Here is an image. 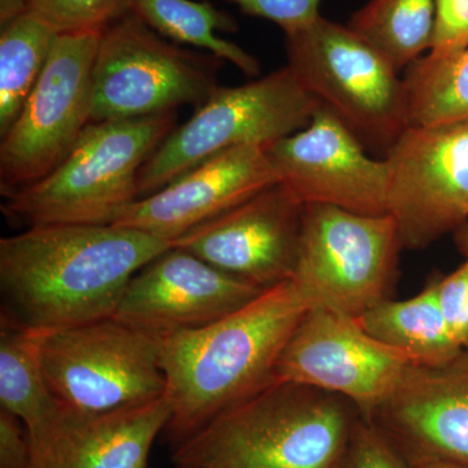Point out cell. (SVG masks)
I'll list each match as a JSON object with an SVG mask.
<instances>
[{"mask_svg": "<svg viewBox=\"0 0 468 468\" xmlns=\"http://www.w3.org/2000/svg\"><path fill=\"white\" fill-rule=\"evenodd\" d=\"M172 242L117 226H39L0 239L2 316L48 332L112 318L132 277Z\"/></svg>", "mask_w": 468, "mask_h": 468, "instance_id": "1", "label": "cell"}, {"mask_svg": "<svg viewBox=\"0 0 468 468\" xmlns=\"http://www.w3.org/2000/svg\"><path fill=\"white\" fill-rule=\"evenodd\" d=\"M309 310L288 280L212 324L160 340L174 448L276 381L280 354Z\"/></svg>", "mask_w": 468, "mask_h": 468, "instance_id": "2", "label": "cell"}, {"mask_svg": "<svg viewBox=\"0 0 468 468\" xmlns=\"http://www.w3.org/2000/svg\"><path fill=\"white\" fill-rule=\"evenodd\" d=\"M362 417L344 397L273 381L174 448L176 468H335Z\"/></svg>", "mask_w": 468, "mask_h": 468, "instance_id": "3", "label": "cell"}, {"mask_svg": "<svg viewBox=\"0 0 468 468\" xmlns=\"http://www.w3.org/2000/svg\"><path fill=\"white\" fill-rule=\"evenodd\" d=\"M175 112L91 122L66 159L3 207L29 227L113 226L140 199L138 176L171 134Z\"/></svg>", "mask_w": 468, "mask_h": 468, "instance_id": "4", "label": "cell"}, {"mask_svg": "<svg viewBox=\"0 0 468 468\" xmlns=\"http://www.w3.org/2000/svg\"><path fill=\"white\" fill-rule=\"evenodd\" d=\"M288 67L358 137L387 151L409 126L402 73L383 52L347 26L320 16L285 36Z\"/></svg>", "mask_w": 468, "mask_h": 468, "instance_id": "5", "label": "cell"}, {"mask_svg": "<svg viewBox=\"0 0 468 468\" xmlns=\"http://www.w3.org/2000/svg\"><path fill=\"white\" fill-rule=\"evenodd\" d=\"M319 101L288 66L212 92L190 120L174 129L147 159L140 199L158 192L209 156L239 146H267L309 124Z\"/></svg>", "mask_w": 468, "mask_h": 468, "instance_id": "6", "label": "cell"}, {"mask_svg": "<svg viewBox=\"0 0 468 468\" xmlns=\"http://www.w3.org/2000/svg\"><path fill=\"white\" fill-rule=\"evenodd\" d=\"M220 58L183 50L129 12L101 36L92 69L91 122L141 119L206 103Z\"/></svg>", "mask_w": 468, "mask_h": 468, "instance_id": "7", "label": "cell"}, {"mask_svg": "<svg viewBox=\"0 0 468 468\" xmlns=\"http://www.w3.org/2000/svg\"><path fill=\"white\" fill-rule=\"evenodd\" d=\"M46 383L61 406L109 412L165 396L159 338L116 318L42 332Z\"/></svg>", "mask_w": 468, "mask_h": 468, "instance_id": "8", "label": "cell"}, {"mask_svg": "<svg viewBox=\"0 0 468 468\" xmlns=\"http://www.w3.org/2000/svg\"><path fill=\"white\" fill-rule=\"evenodd\" d=\"M401 249L392 215L304 205L292 282L310 309L358 318L388 300Z\"/></svg>", "mask_w": 468, "mask_h": 468, "instance_id": "9", "label": "cell"}, {"mask_svg": "<svg viewBox=\"0 0 468 468\" xmlns=\"http://www.w3.org/2000/svg\"><path fill=\"white\" fill-rule=\"evenodd\" d=\"M101 33H58L41 79L0 146V189L38 183L66 159L90 124L92 69Z\"/></svg>", "mask_w": 468, "mask_h": 468, "instance_id": "10", "label": "cell"}, {"mask_svg": "<svg viewBox=\"0 0 468 468\" xmlns=\"http://www.w3.org/2000/svg\"><path fill=\"white\" fill-rule=\"evenodd\" d=\"M388 214L419 250L468 224V119L409 125L385 154Z\"/></svg>", "mask_w": 468, "mask_h": 468, "instance_id": "11", "label": "cell"}, {"mask_svg": "<svg viewBox=\"0 0 468 468\" xmlns=\"http://www.w3.org/2000/svg\"><path fill=\"white\" fill-rule=\"evenodd\" d=\"M411 365L367 334L358 319L314 307L280 354L275 378L344 397L369 419L396 392Z\"/></svg>", "mask_w": 468, "mask_h": 468, "instance_id": "12", "label": "cell"}, {"mask_svg": "<svg viewBox=\"0 0 468 468\" xmlns=\"http://www.w3.org/2000/svg\"><path fill=\"white\" fill-rule=\"evenodd\" d=\"M264 149L279 184L302 205L388 214L387 160L371 158L358 137L324 107L303 129Z\"/></svg>", "mask_w": 468, "mask_h": 468, "instance_id": "13", "label": "cell"}, {"mask_svg": "<svg viewBox=\"0 0 468 468\" xmlns=\"http://www.w3.org/2000/svg\"><path fill=\"white\" fill-rule=\"evenodd\" d=\"M304 205L275 184L183 234L172 245L226 275L267 291L292 279Z\"/></svg>", "mask_w": 468, "mask_h": 468, "instance_id": "14", "label": "cell"}, {"mask_svg": "<svg viewBox=\"0 0 468 468\" xmlns=\"http://www.w3.org/2000/svg\"><path fill=\"white\" fill-rule=\"evenodd\" d=\"M263 292L172 246L132 277L113 318L162 340L212 324Z\"/></svg>", "mask_w": 468, "mask_h": 468, "instance_id": "15", "label": "cell"}, {"mask_svg": "<svg viewBox=\"0 0 468 468\" xmlns=\"http://www.w3.org/2000/svg\"><path fill=\"white\" fill-rule=\"evenodd\" d=\"M279 184L264 146L221 151L138 199L113 226L174 242L193 228Z\"/></svg>", "mask_w": 468, "mask_h": 468, "instance_id": "16", "label": "cell"}, {"mask_svg": "<svg viewBox=\"0 0 468 468\" xmlns=\"http://www.w3.org/2000/svg\"><path fill=\"white\" fill-rule=\"evenodd\" d=\"M368 420L411 463L468 466V349L445 365L410 366L396 392Z\"/></svg>", "mask_w": 468, "mask_h": 468, "instance_id": "17", "label": "cell"}, {"mask_svg": "<svg viewBox=\"0 0 468 468\" xmlns=\"http://www.w3.org/2000/svg\"><path fill=\"white\" fill-rule=\"evenodd\" d=\"M169 418L167 396L109 412L77 411L58 403L50 417L27 430L33 468H147Z\"/></svg>", "mask_w": 468, "mask_h": 468, "instance_id": "18", "label": "cell"}, {"mask_svg": "<svg viewBox=\"0 0 468 468\" xmlns=\"http://www.w3.org/2000/svg\"><path fill=\"white\" fill-rule=\"evenodd\" d=\"M356 319L372 337L399 351L415 366L445 365L464 350L443 319L436 280L415 297L378 302Z\"/></svg>", "mask_w": 468, "mask_h": 468, "instance_id": "19", "label": "cell"}, {"mask_svg": "<svg viewBox=\"0 0 468 468\" xmlns=\"http://www.w3.org/2000/svg\"><path fill=\"white\" fill-rule=\"evenodd\" d=\"M131 12L159 36L207 50L234 64L246 76L260 75L257 58L236 43L217 36V32H237L239 24L232 15L208 0H132Z\"/></svg>", "mask_w": 468, "mask_h": 468, "instance_id": "20", "label": "cell"}, {"mask_svg": "<svg viewBox=\"0 0 468 468\" xmlns=\"http://www.w3.org/2000/svg\"><path fill=\"white\" fill-rule=\"evenodd\" d=\"M42 332L24 328L2 316L0 324V406L16 415L27 430L57 410L43 375Z\"/></svg>", "mask_w": 468, "mask_h": 468, "instance_id": "21", "label": "cell"}, {"mask_svg": "<svg viewBox=\"0 0 468 468\" xmlns=\"http://www.w3.org/2000/svg\"><path fill=\"white\" fill-rule=\"evenodd\" d=\"M57 30L27 11L0 32V135L5 137L41 79Z\"/></svg>", "mask_w": 468, "mask_h": 468, "instance_id": "22", "label": "cell"}, {"mask_svg": "<svg viewBox=\"0 0 468 468\" xmlns=\"http://www.w3.org/2000/svg\"><path fill=\"white\" fill-rule=\"evenodd\" d=\"M347 27L403 72L432 45L435 0H368Z\"/></svg>", "mask_w": 468, "mask_h": 468, "instance_id": "23", "label": "cell"}, {"mask_svg": "<svg viewBox=\"0 0 468 468\" xmlns=\"http://www.w3.org/2000/svg\"><path fill=\"white\" fill-rule=\"evenodd\" d=\"M409 125L468 119V48L449 57L427 54L403 70Z\"/></svg>", "mask_w": 468, "mask_h": 468, "instance_id": "24", "label": "cell"}, {"mask_svg": "<svg viewBox=\"0 0 468 468\" xmlns=\"http://www.w3.org/2000/svg\"><path fill=\"white\" fill-rule=\"evenodd\" d=\"M132 0H29V12L58 33H103L131 12Z\"/></svg>", "mask_w": 468, "mask_h": 468, "instance_id": "25", "label": "cell"}, {"mask_svg": "<svg viewBox=\"0 0 468 468\" xmlns=\"http://www.w3.org/2000/svg\"><path fill=\"white\" fill-rule=\"evenodd\" d=\"M335 468H415L371 420L360 417Z\"/></svg>", "mask_w": 468, "mask_h": 468, "instance_id": "26", "label": "cell"}, {"mask_svg": "<svg viewBox=\"0 0 468 468\" xmlns=\"http://www.w3.org/2000/svg\"><path fill=\"white\" fill-rule=\"evenodd\" d=\"M242 14L261 17L276 24L285 36L313 26L322 15V0H228Z\"/></svg>", "mask_w": 468, "mask_h": 468, "instance_id": "27", "label": "cell"}, {"mask_svg": "<svg viewBox=\"0 0 468 468\" xmlns=\"http://www.w3.org/2000/svg\"><path fill=\"white\" fill-rule=\"evenodd\" d=\"M440 309L462 349H468V257L451 275L436 280Z\"/></svg>", "mask_w": 468, "mask_h": 468, "instance_id": "28", "label": "cell"}, {"mask_svg": "<svg viewBox=\"0 0 468 468\" xmlns=\"http://www.w3.org/2000/svg\"><path fill=\"white\" fill-rule=\"evenodd\" d=\"M468 48V0H435V27L428 54L449 57Z\"/></svg>", "mask_w": 468, "mask_h": 468, "instance_id": "29", "label": "cell"}, {"mask_svg": "<svg viewBox=\"0 0 468 468\" xmlns=\"http://www.w3.org/2000/svg\"><path fill=\"white\" fill-rule=\"evenodd\" d=\"M0 468H33L32 443L21 419L0 409Z\"/></svg>", "mask_w": 468, "mask_h": 468, "instance_id": "30", "label": "cell"}, {"mask_svg": "<svg viewBox=\"0 0 468 468\" xmlns=\"http://www.w3.org/2000/svg\"><path fill=\"white\" fill-rule=\"evenodd\" d=\"M27 11H29V0H0V26L11 23Z\"/></svg>", "mask_w": 468, "mask_h": 468, "instance_id": "31", "label": "cell"}, {"mask_svg": "<svg viewBox=\"0 0 468 468\" xmlns=\"http://www.w3.org/2000/svg\"><path fill=\"white\" fill-rule=\"evenodd\" d=\"M415 468H468L463 464L452 463V462L445 461H420L414 462Z\"/></svg>", "mask_w": 468, "mask_h": 468, "instance_id": "32", "label": "cell"}, {"mask_svg": "<svg viewBox=\"0 0 468 468\" xmlns=\"http://www.w3.org/2000/svg\"><path fill=\"white\" fill-rule=\"evenodd\" d=\"M458 242H460V246L462 250L466 252V255L468 257V224L467 226H464L463 228H461L460 230H458Z\"/></svg>", "mask_w": 468, "mask_h": 468, "instance_id": "33", "label": "cell"}]
</instances>
